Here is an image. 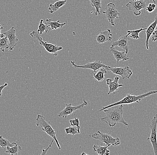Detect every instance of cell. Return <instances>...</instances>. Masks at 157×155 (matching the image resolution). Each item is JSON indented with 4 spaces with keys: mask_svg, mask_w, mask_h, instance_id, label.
<instances>
[{
    "mask_svg": "<svg viewBox=\"0 0 157 155\" xmlns=\"http://www.w3.org/2000/svg\"><path fill=\"white\" fill-rule=\"evenodd\" d=\"M123 105H120L116 108L112 107L104 110L106 116L101 118V121L107 123L110 127L114 126L118 123H121L125 126H128V124L123 117Z\"/></svg>",
    "mask_w": 157,
    "mask_h": 155,
    "instance_id": "obj_1",
    "label": "cell"
},
{
    "mask_svg": "<svg viewBox=\"0 0 157 155\" xmlns=\"http://www.w3.org/2000/svg\"><path fill=\"white\" fill-rule=\"evenodd\" d=\"M155 94H157V90H151V91H149V92L145 93V94L140 95H137V96L131 95V94H128L127 95V96H125L121 101L116 102V103H113L109 105L106 107H103L101 110H99V111H101L104 110L108 108L120 105L129 104H132L135 103H139L142 99H144L146 97H148L150 95Z\"/></svg>",
    "mask_w": 157,
    "mask_h": 155,
    "instance_id": "obj_2",
    "label": "cell"
},
{
    "mask_svg": "<svg viewBox=\"0 0 157 155\" xmlns=\"http://www.w3.org/2000/svg\"><path fill=\"white\" fill-rule=\"evenodd\" d=\"M36 125L37 126H40L43 131H45L48 135L53 138L56 142L59 149H61L60 145L59 144L58 140L57 139L56 132L51 125L50 122L46 120V118L44 116L38 114L36 118Z\"/></svg>",
    "mask_w": 157,
    "mask_h": 155,
    "instance_id": "obj_3",
    "label": "cell"
},
{
    "mask_svg": "<svg viewBox=\"0 0 157 155\" xmlns=\"http://www.w3.org/2000/svg\"><path fill=\"white\" fill-rule=\"evenodd\" d=\"M92 138L100 140L101 142L105 143L106 145L110 146L112 145L117 146L120 145V140L118 137L113 138L111 135V132L109 133H103L98 130L97 133L92 135Z\"/></svg>",
    "mask_w": 157,
    "mask_h": 155,
    "instance_id": "obj_4",
    "label": "cell"
},
{
    "mask_svg": "<svg viewBox=\"0 0 157 155\" xmlns=\"http://www.w3.org/2000/svg\"><path fill=\"white\" fill-rule=\"evenodd\" d=\"M29 35L32 38L38 40L39 45L43 46L47 52L50 53L52 54L55 56H57L58 52L63 49L62 47H60V46H58L57 45H53V44H49L47 42H44L42 37L39 36V34L37 33V31L34 30L31 32Z\"/></svg>",
    "mask_w": 157,
    "mask_h": 155,
    "instance_id": "obj_5",
    "label": "cell"
},
{
    "mask_svg": "<svg viewBox=\"0 0 157 155\" xmlns=\"http://www.w3.org/2000/svg\"><path fill=\"white\" fill-rule=\"evenodd\" d=\"M100 12L105 14L106 18L110 23L112 26H115V19L118 18L120 17V13L117 10V8L113 2L108 4L105 9V10L101 11Z\"/></svg>",
    "mask_w": 157,
    "mask_h": 155,
    "instance_id": "obj_6",
    "label": "cell"
},
{
    "mask_svg": "<svg viewBox=\"0 0 157 155\" xmlns=\"http://www.w3.org/2000/svg\"><path fill=\"white\" fill-rule=\"evenodd\" d=\"M149 127L151 130V136L147 140L151 143L155 155H157V114L152 119Z\"/></svg>",
    "mask_w": 157,
    "mask_h": 155,
    "instance_id": "obj_7",
    "label": "cell"
},
{
    "mask_svg": "<svg viewBox=\"0 0 157 155\" xmlns=\"http://www.w3.org/2000/svg\"><path fill=\"white\" fill-rule=\"evenodd\" d=\"M71 63L72 64V66L75 68H83V69H91L93 71V72H96L97 70L100 69L101 68H105L107 70L109 69L110 66L105 65L101 60H96L93 62L88 63L86 64L83 65H78L75 64L74 61H71Z\"/></svg>",
    "mask_w": 157,
    "mask_h": 155,
    "instance_id": "obj_8",
    "label": "cell"
},
{
    "mask_svg": "<svg viewBox=\"0 0 157 155\" xmlns=\"http://www.w3.org/2000/svg\"><path fill=\"white\" fill-rule=\"evenodd\" d=\"M126 7L129 10L132 11L135 16H139L141 14V10L145 9L147 7V2L145 0H137L128 2Z\"/></svg>",
    "mask_w": 157,
    "mask_h": 155,
    "instance_id": "obj_9",
    "label": "cell"
},
{
    "mask_svg": "<svg viewBox=\"0 0 157 155\" xmlns=\"http://www.w3.org/2000/svg\"><path fill=\"white\" fill-rule=\"evenodd\" d=\"M88 103L85 100H83V103L81 104L76 106H73L71 104H67L66 105V107L64 109L61 111L58 114V117L60 118H63L66 119L69 115H72L74 112L77 110H81L84 107L87 106Z\"/></svg>",
    "mask_w": 157,
    "mask_h": 155,
    "instance_id": "obj_10",
    "label": "cell"
},
{
    "mask_svg": "<svg viewBox=\"0 0 157 155\" xmlns=\"http://www.w3.org/2000/svg\"><path fill=\"white\" fill-rule=\"evenodd\" d=\"M108 70L111 71L113 74L121 76L123 79H129L132 74V70L129 69L128 66L114 68L110 67Z\"/></svg>",
    "mask_w": 157,
    "mask_h": 155,
    "instance_id": "obj_11",
    "label": "cell"
},
{
    "mask_svg": "<svg viewBox=\"0 0 157 155\" xmlns=\"http://www.w3.org/2000/svg\"><path fill=\"white\" fill-rule=\"evenodd\" d=\"M5 36H6L9 42V50L13 51V48L17 45V43L19 40L16 35V30L14 26L12 27L10 30L2 33Z\"/></svg>",
    "mask_w": 157,
    "mask_h": 155,
    "instance_id": "obj_12",
    "label": "cell"
},
{
    "mask_svg": "<svg viewBox=\"0 0 157 155\" xmlns=\"http://www.w3.org/2000/svg\"><path fill=\"white\" fill-rule=\"evenodd\" d=\"M127 35L121 36L118 40L112 44V47H119L125 50L126 53L128 54L129 50V40Z\"/></svg>",
    "mask_w": 157,
    "mask_h": 155,
    "instance_id": "obj_13",
    "label": "cell"
},
{
    "mask_svg": "<svg viewBox=\"0 0 157 155\" xmlns=\"http://www.w3.org/2000/svg\"><path fill=\"white\" fill-rule=\"evenodd\" d=\"M119 77L118 76L114 77L113 80H112L110 78H108L106 79V80L107 85L109 87V92L108 93V95L114 93L118 90L120 87L124 86L123 85L119 84Z\"/></svg>",
    "mask_w": 157,
    "mask_h": 155,
    "instance_id": "obj_14",
    "label": "cell"
},
{
    "mask_svg": "<svg viewBox=\"0 0 157 155\" xmlns=\"http://www.w3.org/2000/svg\"><path fill=\"white\" fill-rule=\"evenodd\" d=\"M112 34L110 29L105 31H100L99 35L96 36V40L99 44H103L106 42H110L112 40Z\"/></svg>",
    "mask_w": 157,
    "mask_h": 155,
    "instance_id": "obj_15",
    "label": "cell"
},
{
    "mask_svg": "<svg viewBox=\"0 0 157 155\" xmlns=\"http://www.w3.org/2000/svg\"><path fill=\"white\" fill-rule=\"evenodd\" d=\"M110 52L113 54L114 58L117 61V63L120 61H126L129 59V57L127 56V54L125 52H119L111 46Z\"/></svg>",
    "mask_w": 157,
    "mask_h": 155,
    "instance_id": "obj_16",
    "label": "cell"
},
{
    "mask_svg": "<svg viewBox=\"0 0 157 155\" xmlns=\"http://www.w3.org/2000/svg\"><path fill=\"white\" fill-rule=\"evenodd\" d=\"M157 25V15L155 17V20L153 23H152L149 27L146 30V48L147 50L149 49V40H150V37L152 33L154 32V30L156 28Z\"/></svg>",
    "mask_w": 157,
    "mask_h": 155,
    "instance_id": "obj_17",
    "label": "cell"
},
{
    "mask_svg": "<svg viewBox=\"0 0 157 155\" xmlns=\"http://www.w3.org/2000/svg\"><path fill=\"white\" fill-rule=\"evenodd\" d=\"M67 22H64V23H60V20H58L57 21H53L51 19L47 18L45 21V24L48 27H50L51 30H57L59 28H62L63 26L66 25Z\"/></svg>",
    "mask_w": 157,
    "mask_h": 155,
    "instance_id": "obj_18",
    "label": "cell"
},
{
    "mask_svg": "<svg viewBox=\"0 0 157 155\" xmlns=\"http://www.w3.org/2000/svg\"><path fill=\"white\" fill-rule=\"evenodd\" d=\"M67 2V0H59L55 2L54 4L49 5L48 11L49 13L53 14L59 10V9L65 5Z\"/></svg>",
    "mask_w": 157,
    "mask_h": 155,
    "instance_id": "obj_19",
    "label": "cell"
},
{
    "mask_svg": "<svg viewBox=\"0 0 157 155\" xmlns=\"http://www.w3.org/2000/svg\"><path fill=\"white\" fill-rule=\"evenodd\" d=\"M109 147V146L106 145L101 146L95 145H93V149L98 155H109L110 154V151L107 149Z\"/></svg>",
    "mask_w": 157,
    "mask_h": 155,
    "instance_id": "obj_20",
    "label": "cell"
},
{
    "mask_svg": "<svg viewBox=\"0 0 157 155\" xmlns=\"http://www.w3.org/2000/svg\"><path fill=\"white\" fill-rule=\"evenodd\" d=\"M98 70L97 72H93V76L98 81H103L105 79V74L107 73V70L105 68H101Z\"/></svg>",
    "mask_w": 157,
    "mask_h": 155,
    "instance_id": "obj_21",
    "label": "cell"
},
{
    "mask_svg": "<svg viewBox=\"0 0 157 155\" xmlns=\"http://www.w3.org/2000/svg\"><path fill=\"white\" fill-rule=\"evenodd\" d=\"M6 148L7 150L6 151V153L12 155H17L18 153L21 150V147L17 144H16L14 146H8Z\"/></svg>",
    "mask_w": 157,
    "mask_h": 155,
    "instance_id": "obj_22",
    "label": "cell"
},
{
    "mask_svg": "<svg viewBox=\"0 0 157 155\" xmlns=\"http://www.w3.org/2000/svg\"><path fill=\"white\" fill-rule=\"evenodd\" d=\"M89 1L90 2L91 6L95 8L96 9V15L98 16V14L100 15L101 14L100 10L102 8L104 9V8L101 6L102 0H89Z\"/></svg>",
    "mask_w": 157,
    "mask_h": 155,
    "instance_id": "obj_23",
    "label": "cell"
},
{
    "mask_svg": "<svg viewBox=\"0 0 157 155\" xmlns=\"http://www.w3.org/2000/svg\"><path fill=\"white\" fill-rule=\"evenodd\" d=\"M51 30V28L48 27L45 23H44V20L41 19L39 25V28L37 30V32L39 35H42L44 33H47Z\"/></svg>",
    "mask_w": 157,
    "mask_h": 155,
    "instance_id": "obj_24",
    "label": "cell"
},
{
    "mask_svg": "<svg viewBox=\"0 0 157 155\" xmlns=\"http://www.w3.org/2000/svg\"><path fill=\"white\" fill-rule=\"evenodd\" d=\"M147 28H141V29H138V30H127V35L129 36L130 38L132 39H134V40H137L139 39V34L141 31L143 30H147Z\"/></svg>",
    "mask_w": 157,
    "mask_h": 155,
    "instance_id": "obj_25",
    "label": "cell"
},
{
    "mask_svg": "<svg viewBox=\"0 0 157 155\" xmlns=\"http://www.w3.org/2000/svg\"><path fill=\"white\" fill-rule=\"evenodd\" d=\"M9 49V42L6 36H4L0 39V50L4 52L5 49Z\"/></svg>",
    "mask_w": 157,
    "mask_h": 155,
    "instance_id": "obj_26",
    "label": "cell"
},
{
    "mask_svg": "<svg viewBox=\"0 0 157 155\" xmlns=\"http://www.w3.org/2000/svg\"><path fill=\"white\" fill-rule=\"evenodd\" d=\"M16 143H10L9 140L4 138L2 136H0V147L2 148H6L8 146L11 147L13 145H15Z\"/></svg>",
    "mask_w": 157,
    "mask_h": 155,
    "instance_id": "obj_27",
    "label": "cell"
},
{
    "mask_svg": "<svg viewBox=\"0 0 157 155\" xmlns=\"http://www.w3.org/2000/svg\"><path fill=\"white\" fill-rule=\"evenodd\" d=\"M65 130L66 134H70L73 135L79 134L77 127H75V126H70L67 128H66Z\"/></svg>",
    "mask_w": 157,
    "mask_h": 155,
    "instance_id": "obj_28",
    "label": "cell"
},
{
    "mask_svg": "<svg viewBox=\"0 0 157 155\" xmlns=\"http://www.w3.org/2000/svg\"><path fill=\"white\" fill-rule=\"evenodd\" d=\"M70 123L71 125L72 126H76L77 129H78V133L80 134V127L79 126V119L77 118H75V119H71V120H69Z\"/></svg>",
    "mask_w": 157,
    "mask_h": 155,
    "instance_id": "obj_29",
    "label": "cell"
},
{
    "mask_svg": "<svg viewBox=\"0 0 157 155\" xmlns=\"http://www.w3.org/2000/svg\"><path fill=\"white\" fill-rule=\"evenodd\" d=\"M156 8V4L150 3L149 5L147 6L146 9V10L149 13H151L152 12L154 11Z\"/></svg>",
    "mask_w": 157,
    "mask_h": 155,
    "instance_id": "obj_30",
    "label": "cell"
},
{
    "mask_svg": "<svg viewBox=\"0 0 157 155\" xmlns=\"http://www.w3.org/2000/svg\"><path fill=\"white\" fill-rule=\"evenodd\" d=\"M54 141V139H53L52 140V142H51V144H50V145H49V146L48 147V148H47L46 149H42V153H41V155H47V152H48V150L49 149H50V148H51V147H52V145Z\"/></svg>",
    "mask_w": 157,
    "mask_h": 155,
    "instance_id": "obj_31",
    "label": "cell"
},
{
    "mask_svg": "<svg viewBox=\"0 0 157 155\" xmlns=\"http://www.w3.org/2000/svg\"><path fill=\"white\" fill-rule=\"evenodd\" d=\"M151 41L155 42L157 40V29H155L154 32L152 33L151 35Z\"/></svg>",
    "mask_w": 157,
    "mask_h": 155,
    "instance_id": "obj_32",
    "label": "cell"
},
{
    "mask_svg": "<svg viewBox=\"0 0 157 155\" xmlns=\"http://www.w3.org/2000/svg\"><path fill=\"white\" fill-rule=\"evenodd\" d=\"M8 84L7 83H5L4 85H1L0 86V97L2 96V90L4 89L6 86H7Z\"/></svg>",
    "mask_w": 157,
    "mask_h": 155,
    "instance_id": "obj_33",
    "label": "cell"
},
{
    "mask_svg": "<svg viewBox=\"0 0 157 155\" xmlns=\"http://www.w3.org/2000/svg\"><path fill=\"white\" fill-rule=\"evenodd\" d=\"M3 29V27L2 26V25L0 24V39L3 38V37L5 36V35L3 33H1V31H2Z\"/></svg>",
    "mask_w": 157,
    "mask_h": 155,
    "instance_id": "obj_34",
    "label": "cell"
},
{
    "mask_svg": "<svg viewBox=\"0 0 157 155\" xmlns=\"http://www.w3.org/2000/svg\"><path fill=\"white\" fill-rule=\"evenodd\" d=\"M150 1H153V2H154V3L156 4V2L155 1V0H150Z\"/></svg>",
    "mask_w": 157,
    "mask_h": 155,
    "instance_id": "obj_35",
    "label": "cell"
},
{
    "mask_svg": "<svg viewBox=\"0 0 157 155\" xmlns=\"http://www.w3.org/2000/svg\"><path fill=\"white\" fill-rule=\"evenodd\" d=\"M81 155H87L88 154H87L85 153H83L82 154H81Z\"/></svg>",
    "mask_w": 157,
    "mask_h": 155,
    "instance_id": "obj_36",
    "label": "cell"
},
{
    "mask_svg": "<svg viewBox=\"0 0 157 155\" xmlns=\"http://www.w3.org/2000/svg\"><path fill=\"white\" fill-rule=\"evenodd\" d=\"M133 1H137V0H133Z\"/></svg>",
    "mask_w": 157,
    "mask_h": 155,
    "instance_id": "obj_37",
    "label": "cell"
},
{
    "mask_svg": "<svg viewBox=\"0 0 157 155\" xmlns=\"http://www.w3.org/2000/svg\"><path fill=\"white\" fill-rule=\"evenodd\" d=\"M156 27H157V25Z\"/></svg>",
    "mask_w": 157,
    "mask_h": 155,
    "instance_id": "obj_38",
    "label": "cell"
}]
</instances>
